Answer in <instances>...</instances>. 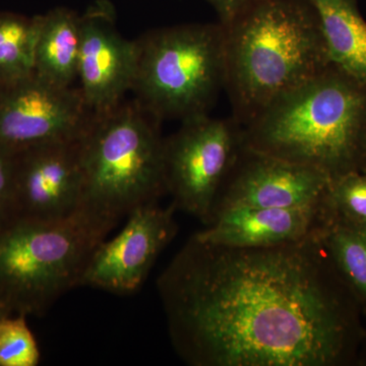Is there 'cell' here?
Masks as SVG:
<instances>
[{"instance_id": "obj_1", "label": "cell", "mask_w": 366, "mask_h": 366, "mask_svg": "<svg viewBox=\"0 0 366 366\" xmlns=\"http://www.w3.org/2000/svg\"><path fill=\"white\" fill-rule=\"evenodd\" d=\"M322 236L234 247L192 235L158 279L179 357L192 366L358 362L362 314Z\"/></svg>"}, {"instance_id": "obj_7", "label": "cell", "mask_w": 366, "mask_h": 366, "mask_svg": "<svg viewBox=\"0 0 366 366\" xmlns=\"http://www.w3.org/2000/svg\"><path fill=\"white\" fill-rule=\"evenodd\" d=\"M242 148V127L234 117L199 115L182 122L175 134L164 139L166 189L177 211L208 225Z\"/></svg>"}, {"instance_id": "obj_5", "label": "cell", "mask_w": 366, "mask_h": 366, "mask_svg": "<svg viewBox=\"0 0 366 366\" xmlns=\"http://www.w3.org/2000/svg\"><path fill=\"white\" fill-rule=\"evenodd\" d=\"M104 229L81 212L55 221L14 219L0 228V302L11 315H41L81 286Z\"/></svg>"}, {"instance_id": "obj_14", "label": "cell", "mask_w": 366, "mask_h": 366, "mask_svg": "<svg viewBox=\"0 0 366 366\" xmlns=\"http://www.w3.org/2000/svg\"><path fill=\"white\" fill-rule=\"evenodd\" d=\"M81 16L57 7L39 16L35 74L54 86H74L78 79Z\"/></svg>"}, {"instance_id": "obj_15", "label": "cell", "mask_w": 366, "mask_h": 366, "mask_svg": "<svg viewBox=\"0 0 366 366\" xmlns=\"http://www.w3.org/2000/svg\"><path fill=\"white\" fill-rule=\"evenodd\" d=\"M317 16L330 61L366 86V21L357 0H307Z\"/></svg>"}, {"instance_id": "obj_11", "label": "cell", "mask_w": 366, "mask_h": 366, "mask_svg": "<svg viewBox=\"0 0 366 366\" xmlns=\"http://www.w3.org/2000/svg\"><path fill=\"white\" fill-rule=\"evenodd\" d=\"M81 192L79 141L40 144L16 152L14 219L67 218L78 212Z\"/></svg>"}, {"instance_id": "obj_13", "label": "cell", "mask_w": 366, "mask_h": 366, "mask_svg": "<svg viewBox=\"0 0 366 366\" xmlns=\"http://www.w3.org/2000/svg\"><path fill=\"white\" fill-rule=\"evenodd\" d=\"M333 220L329 201L307 208L237 207L217 212L206 228L194 236L224 247H274L322 234Z\"/></svg>"}, {"instance_id": "obj_23", "label": "cell", "mask_w": 366, "mask_h": 366, "mask_svg": "<svg viewBox=\"0 0 366 366\" xmlns=\"http://www.w3.org/2000/svg\"><path fill=\"white\" fill-rule=\"evenodd\" d=\"M11 315L9 312H7V310L6 307H4V305H2L1 302H0V320L2 319V317H6V315Z\"/></svg>"}, {"instance_id": "obj_18", "label": "cell", "mask_w": 366, "mask_h": 366, "mask_svg": "<svg viewBox=\"0 0 366 366\" xmlns=\"http://www.w3.org/2000/svg\"><path fill=\"white\" fill-rule=\"evenodd\" d=\"M327 201L334 220L366 226V169L331 180Z\"/></svg>"}, {"instance_id": "obj_20", "label": "cell", "mask_w": 366, "mask_h": 366, "mask_svg": "<svg viewBox=\"0 0 366 366\" xmlns=\"http://www.w3.org/2000/svg\"><path fill=\"white\" fill-rule=\"evenodd\" d=\"M16 153L0 144V228L14 219Z\"/></svg>"}, {"instance_id": "obj_8", "label": "cell", "mask_w": 366, "mask_h": 366, "mask_svg": "<svg viewBox=\"0 0 366 366\" xmlns=\"http://www.w3.org/2000/svg\"><path fill=\"white\" fill-rule=\"evenodd\" d=\"M93 115L79 88L54 86L35 74L0 86V144L14 152L79 141Z\"/></svg>"}, {"instance_id": "obj_17", "label": "cell", "mask_w": 366, "mask_h": 366, "mask_svg": "<svg viewBox=\"0 0 366 366\" xmlns=\"http://www.w3.org/2000/svg\"><path fill=\"white\" fill-rule=\"evenodd\" d=\"M39 16L0 14V86L35 74V49Z\"/></svg>"}, {"instance_id": "obj_12", "label": "cell", "mask_w": 366, "mask_h": 366, "mask_svg": "<svg viewBox=\"0 0 366 366\" xmlns=\"http://www.w3.org/2000/svg\"><path fill=\"white\" fill-rule=\"evenodd\" d=\"M114 7L98 0L81 14L79 88L95 113L112 109L132 91L136 71V42L120 35Z\"/></svg>"}, {"instance_id": "obj_21", "label": "cell", "mask_w": 366, "mask_h": 366, "mask_svg": "<svg viewBox=\"0 0 366 366\" xmlns=\"http://www.w3.org/2000/svg\"><path fill=\"white\" fill-rule=\"evenodd\" d=\"M208 1L218 14L219 24L227 26L238 14H242L244 9L254 4L257 0H208Z\"/></svg>"}, {"instance_id": "obj_6", "label": "cell", "mask_w": 366, "mask_h": 366, "mask_svg": "<svg viewBox=\"0 0 366 366\" xmlns=\"http://www.w3.org/2000/svg\"><path fill=\"white\" fill-rule=\"evenodd\" d=\"M134 100L161 122L208 114L225 88V33L221 24L155 29L134 41Z\"/></svg>"}, {"instance_id": "obj_3", "label": "cell", "mask_w": 366, "mask_h": 366, "mask_svg": "<svg viewBox=\"0 0 366 366\" xmlns=\"http://www.w3.org/2000/svg\"><path fill=\"white\" fill-rule=\"evenodd\" d=\"M242 137L244 148L331 180L365 170L366 86L331 64L243 125Z\"/></svg>"}, {"instance_id": "obj_16", "label": "cell", "mask_w": 366, "mask_h": 366, "mask_svg": "<svg viewBox=\"0 0 366 366\" xmlns=\"http://www.w3.org/2000/svg\"><path fill=\"white\" fill-rule=\"evenodd\" d=\"M322 239L337 273L366 317V226L333 220Z\"/></svg>"}, {"instance_id": "obj_9", "label": "cell", "mask_w": 366, "mask_h": 366, "mask_svg": "<svg viewBox=\"0 0 366 366\" xmlns=\"http://www.w3.org/2000/svg\"><path fill=\"white\" fill-rule=\"evenodd\" d=\"M174 204H144L129 215L127 225L110 242L103 240L92 254L81 286L117 295H131L142 287L156 259L177 235Z\"/></svg>"}, {"instance_id": "obj_2", "label": "cell", "mask_w": 366, "mask_h": 366, "mask_svg": "<svg viewBox=\"0 0 366 366\" xmlns=\"http://www.w3.org/2000/svg\"><path fill=\"white\" fill-rule=\"evenodd\" d=\"M223 28L224 90L242 127L332 64L319 16L307 0H257Z\"/></svg>"}, {"instance_id": "obj_4", "label": "cell", "mask_w": 366, "mask_h": 366, "mask_svg": "<svg viewBox=\"0 0 366 366\" xmlns=\"http://www.w3.org/2000/svg\"><path fill=\"white\" fill-rule=\"evenodd\" d=\"M160 120L136 100L94 112L79 139L83 192L78 212L108 233L167 194Z\"/></svg>"}, {"instance_id": "obj_10", "label": "cell", "mask_w": 366, "mask_h": 366, "mask_svg": "<svg viewBox=\"0 0 366 366\" xmlns=\"http://www.w3.org/2000/svg\"><path fill=\"white\" fill-rule=\"evenodd\" d=\"M330 185L331 178L322 171L243 147L219 192L213 217L221 209L237 207L320 206L327 202Z\"/></svg>"}, {"instance_id": "obj_19", "label": "cell", "mask_w": 366, "mask_h": 366, "mask_svg": "<svg viewBox=\"0 0 366 366\" xmlns=\"http://www.w3.org/2000/svg\"><path fill=\"white\" fill-rule=\"evenodd\" d=\"M37 342L26 322V315H9L0 320V366L39 365Z\"/></svg>"}, {"instance_id": "obj_22", "label": "cell", "mask_w": 366, "mask_h": 366, "mask_svg": "<svg viewBox=\"0 0 366 366\" xmlns=\"http://www.w3.org/2000/svg\"><path fill=\"white\" fill-rule=\"evenodd\" d=\"M362 350H360V354H363L362 355V360H360V361H365V362H366V333H365V339H363V342H362Z\"/></svg>"}]
</instances>
